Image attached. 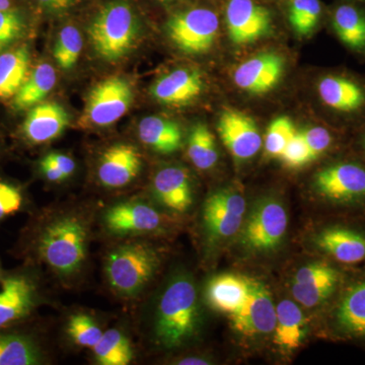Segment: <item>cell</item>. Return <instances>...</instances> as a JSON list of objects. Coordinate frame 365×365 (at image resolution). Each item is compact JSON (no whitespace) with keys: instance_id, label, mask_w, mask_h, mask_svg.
<instances>
[{"instance_id":"obj_1","label":"cell","mask_w":365,"mask_h":365,"mask_svg":"<svg viewBox=\"0 0 365 365\" xmlns=\"http://www.w3.org/2000/svg\"><path fill=\"white\" fill-rule=\"evenodd\" d=\"M29 237V249L61 276H71L83 267L86 257L88 230L76 216H66L37 228Z\"/></svg>"},{"instance_id":"obj_2","label":"cell","mask_w":365,"mask_h":365,"mask_svg":"<svg viewBox=\"0 0 365 365\" xmlns=\"http://www.w3.org/2000/svg\"><path fill=\"white\" fill-rule=\"evenodd\" d=\"M198 304L195 285L186 276H178L168 285L158 302L155 335L167 348L179 347L195 333Z\"/></svg>"},{"instance_id":"obj_3","label":"cell","mask_w":365,"mask_h":365,"mask_svg":"<svg viewBox=\"0 0 365 365\" xmlns=\"http://www.w3.org/2000/svg\"><path fill=\"white\" fill-rule=\"evenodd\" d=\"M313 187L334 207L365 210V162L359 155L336 158L314 174Z\"/></svg>"},{"instance_id":"obj_4","label":"cell","mask_w":365,"mask_h":365,"mask_svg":"<svg viewBox=\"0 0 365 365\" xmlns=\"http://www.w3.org/2000/svg\"><path fill=\"white\" fill-rule=\"evenodd\" d=\"M317 97L343 128L365 124V76L350 71L326 72L317 81Z\"/></svg>"},{"instance_id":"obj_5","label":"cell","mask_w":365,"mask_h":365,"mask_svg":"<svg viewBox=\"0 0 365 365\" xmlns=\"http://www.w3.org/2000/svg\"><path fill=\"white\" fill-rule=\"evenodd\" d=\"M139 25L133 9L124 1H114L98 11L88 34L93 50L106 61H118L135 46Z\"/></svg>"},{"instance_id":"obj_6","label":"cell","mask_w":365,"mask_h":365,"mask_svg":"<svg viewBox=\"0 0 365 365\" xmlns=\"http://www.w3.org/2000/svg\"><path fill=\"white\" fill-rule=\"evenodd\" d=\"M160 266L157 252L148 244L122 245L108 255L106 274L118 294L136 297L153 279Z\"/></svg>"},{"instance_id":"obj_7","label":"cell","mask_w":365,"mask_h":365,"mask_svg":"<svg viewBox=\"0 0 365 365\" xmlns=\"http://www.w3.org/2000/svg\"><path fill=\"white\" fill-rule=\"evenodd\" d=\"M173 44L186 54L208 52L217 39L220 13L215 7L193 6L176 11L165 25Z\"/></svg>"},{"instance_id":"obj_8","label":"cell","mask_w":365,"mask_h":365,"mask_svg":"<svg viewBox=\"0 0 365 365\" xmlns=\"http://www.w3.org/2000/svg\"><path fill=\"white\" fill-rule=\"evenodd\" d=\"M228 37L235 46H249L272 33L275 11L266 0H220Z\"/></svg>"},{"instance_id":"obj_9","label":"cell","mask_w":365,"mask_h":365,"mask_svg":"<svg viewBox=\"0 0 365 365\" xmlns=\"http://www.w3.org/2000/svg\"><path fill=\"white\" fill-rule=\"evenodd\" d=\"M287 209L275 198L259 201L245 218L240 232L242 248L253 253H268L280 246L287 235Z\"/></svg>"},{"instance_id":"obj_10","label":"cell","mask_w":365,"mask_h":365,"mask_svg":"<svg viewBox=\"0 0 365 365\" xmlns=\"http://www.w3.org/2000/svg\"><path fill=\"white\" fill-rule=\"evenodd\" d=\"M133 98V88L127 79H104L88 93L78 125L86 129L111 126L128 112Z\"/></svg>"},{"instance_id":"obj_11","label":"cell","mask_w":365,"mask_h":365,"mask_svg":"<svg viewBox=\"0 0 365 365\" xmlns=\"http://www.w3.org/2000/svg\"><path fill=\"white\" fill-rule=\"evenodd\" d=\"M346 278L342 266L334 262H314L297 271L292 294L302 306L314 309L336 299Z\"/></svg>"},{"instance_id":"obj_12","label":"cell","mask_w":365,"mask_h":365,"mask_svg":"<svg viewBox=\"0 0 365 365\" xmlns=\"http://www.w3.org/2000/svg\"><path fill=\"white\" fill-rule=\"evenodd\" d=\"M246 209V199L235 189H222L211 194L203 208V225L209 241L220 244L240 234Z\"/></svg>"},{"instance_id":"obj_13","label":"cell","mask_w":365,"mask_h":365,"mask_svg":"<svg viewBox=\"0 0 365 365\" xmlns=\"http://www.w3.org/2000/svg\"><path fill=\"white\" fill-rule=\"evenodd\" d=\"M331 328L341 339L365 344V271L346 278L331 312Z\"/></svg>"},{"instance_id":"obj_14","label":"cell","mask_w":365,"mask_h":365,"mask_svg":"<svg viewBox=\"0 0 365 365\" xmlns=\"http://www.w3.org/2000/svg\"><path fill=\"white\" fill-rule=\"evenodd\" d=\"M39 304V285L30 271L4 274L0 282V330L26 321Z\"/></svg>"},{"instance_id":"obj_15","label":"cell","mask_w":365,"mask_h":365,"mask_svg":"<svg viewBox=\"0 0 365 365\" xmlns=\"http://www.w3.org/2000/svg\"><path fill=\"white\" fill-rule=\"evenodd\" d=\"M285 68L282 55L275 52L259 53L235 67L232 81L245 93L263 96L279 85Z\"/></svg>"},{"instance_id":"obj_16","label":"cell","mask_w":365,"mask_h":365,"mask_svg":"<svg viewBox=\"0 0 365 365\" xmlns=\"http://www.w3.org/2000/svg\"><path fill=\"white\" fill-rule=\"evenodd\" d=\"M314 245L340 266L355 267L365 263V230L336 223L317 234Z\"/></svg>"},{"instance_id":"obj_17","label":"cell","mask_w":365,"mask_h":365,"mask_svg":"<svg viewBox=\"0 0 365 365\" xmlns=\"http://www.w3.org/2000/svg\"><path fill=\"white\" fill-rule=\"evenodd\" d=\"M230 319L232 328L247 337L273 333L276 307L267 287L259 281L252 280L248 299Z\"/></svg>"},{"instance_id":"obj_18","label":"cell","mask_w":365,"mask_h":365,"mask_svg":"<svg viewBox=\"0 0 365 365\" xmlns=\"http://www.w3.org/2000/svg\"><path fill=\"white\" fill-rule=\"evenodd\" d=\"M167 217L148 204L130 201L112 206L105 215V225L118 235L162 232L168 227Z\"/></svg>"},{"instance_id":"obj_19","label":"cell","mask_w":365,"mask_h":365,"mask_svg":"<svg viewBox=\"0 0 365 365\" xmlns=\"http://www.w3.org/2000/svg\"><path fill=\"white\" fill-rule=\"evenodd\" d=\"M217 129L222 143L237 160L254 158L263 144L253 118L237 110L225 109L220 114Z\"/></svg>"},{"instance_id":"obj_20","label":"cell","mask_w":365,"mask_h":365,"mask_svg":"<svg viewBox=\"0 0 365 365\" xmlns=\"http://www.w3.org/2000/svg\"><path fill=\"white\" fill-rule=\"evenodd\" d=\"M327 21L346 49L365 58V1L334 0Z\"/></svg>"},{"instance_id":"obj_21","label":"cell","mask_w":365,"mask_h":365,"mask_svg":"<svg viewBox=\"0 0 365 365\" xmlns=\"http://www.w3.org/2000/svg\"><path fill=\"white\" fill-rule=\"evenodd\" d=\"M69 125V115L57 103H40L29 110L21 135L30 145H40L61 135Z\"/></svg>"},{"instance_id":"obj_22","label":"cell","mask_w":365,"mask_h":365,"mask_svg":"<svg viewBox=\"0 0 365 365\" xmlns=\"http://www.w3.org/2000/svg\"><path fill=\"white\" fill-rule=\"evenodd\" d=\"M204 81L200 72L190 68H178L162 76L151 86V95L160 104L182 107L200 97Z\"/></svg>"},{"instance_id":"obj_23","label":"cell","mask_w":365,"mask_h":365,"mask_svg":"<svg viewBox=\"0 0 365 365\" xmlns=\"http://www.w3.org/2000/svg\"><path fill=\"white\" fill-rule=\"evenodd\" d=\"M143 158L135 146L116 144L103 153L98 177L108 188H121L130 184L140 173Z\"/></svg>"},{"instance_id":"obj_24","label":"cell","mask_w":365,"mask_h":365,"mask_svg":"<svg viewBox=\"0 0 365 365\" xmlns=\"http://www.w3.org/2000/svg\"><path fill=\"white\" fill-rule=\"evenodd\" d=\"M153 186L158 202L173 212H186L191 207L193 190L189 173L184 168L170 165L160 169Z\"/></svg>"},{"instance_id":"obj_25","label":"cell","mask_w":365,"mask_h":365,"mask_svg":"<svg viewBox=\"0 0 365 365\" xmlns=\"http://www.w3.org/2000/svg\"><path fill=\"white\" fill-rule=\"evenodd\" d=\"M252 280L235 274H222L209 281L206 299L218 313H237L248 299Z\"/></svg>"},{"instance_id":"obj_26","label":"cell","mask_w":365,"mask_h":365,"mask_svg":"<svg viewBox=\"0 0 365 365\" xmlns=\"http://www.w3.org/2000/svg\"><path fill=\"white\" fill-rule=\"evenodd\" d=\"M11 328L13 326L0 330V365L43 364L44 352L37 338Z\"/></svg>"},{"instance_id":"obj_27","label":"cell","mask_w":365,"mask_h":365,"mask_svg":"<svg viewBox=\"0 0 365 365\" xmlns=\"http://www.w3.org/2000/svg\"><path fill=\"white\" fill-rule=\"evenodd\" d=\"M306 318L294 302L281 300L276 307L274 344L283 351H294L306 337Z\"/></svg>"},{"instance_id":"obj_28","label":"cell","mask_w":365,"mask_h":365,"mask_svg":"<svg viewBox=\"0 0 365 365\" xmlns=\"http://www.w3.org/2000/svg\"><path fill=\"white\" fill-rule=\"evenodd\" d=\"M138 135L141 143L163 155L176 153L182 148L181 127L167 118H143L139 123Z\"/></svg>"},{"instance_id":"obj_29","label":"cell","mask_w":365,"mask_h":365,"mask_svg":"<svg viewBox=\"0 0 365 365\" xmlns=\"http://www.w3.org/2000/svg\"><path fill=\"white\" fill-rule=\"evenodd\" d=\"M281 11L297 35L309 37L327 21L328 7L322 0H279Z\"/></svg>"},{"instance_id":"obj_30","label":"cell","mask_w":365,"mask_h":365,"mask_svg":"<svg viewBox=\"0 0 365 365\" xmlns=\"http://www.w3.org/2000/svg\"><path fill=\"white\" fill-rule=\"evenodd\" d=\"M30 60V50L26 45L0 53V100L16 96L28 78Z\"/></svg>"},{"instance_id":"obj_31","label":"cell","mask_w":365,"mask_h":365,"mask_svg":"<svg viewBox=\"0 0 365 365\" xmlns=\"http://www.w3.org/2000/svg\"><path fill=\"white\" fill-rule=\"evenodd\" d=\"M57 76L54 67L49 63H41L29 74L25 83L11 100V108L16 112L30 110L40 104L56 85Z\"/></svg>"},{"instance_id":"obj_32","label":"cell","mask_w":365,"mask_h":365,"mask_svg":"<svg viewBox=\"0 0 365 365\" xmlns=\"http://www.w3.org/2000/svg\"><path fill=\"white\" fill-rule=\"evenodd\" d=\"M188 157L197 169L201 170H211L217 163L215 137L205 124H196L191 129L188 138Z\"/></svg>"},{"instance_id":"obj_33","label":"cell","mask_w":365,"mask_h":365,"mask_svg":"<svg viewBox=\"0 0 365 365\" xmlns=\"http://www.w3.org/2000/svg\"><path fill=\"white\" fill-rule=\"evenodd\" d=\"M93 352L98 364L102 365H127L133 359L130 342L117 329L106 331L93 348Z\"/></svg>"},{"instance_id":"obj_34","label":"cell","mask_w":365,"mask_h":365,"mask_svg":"<svg viewBox=\"0 0 365 365\" xmlns=\"http://www.w3.org/2000/svg\"><path fill=\"white\" fill-rule=\"evenodd\" d=\"M83 36L74 26H66L60 31L53 56L60 68L69 71L78 62L83 51Z\"/></svg>"},{"instance_id":"obj_35","label":"cell","mask_w":365,"mask_h":365,"mask_svg":"<svg viewBox=\"0 0 365 365\" xmlns=\"http://www.w3.org/2000/svg\"><path fill=\"white\" fill-rule=\"evenodd\" d=\"M297 131V127L289 117L280 116L274 119L269 125L264 139V148L267 155L279 158Z\"/></svg>"},{"instance_id":"obj_36","label":"cell","mask_w":365,"mask_h":365,"mask_svg":"<svg viewBox=\"0 0 365 365\" xmlns=\"http://www.w3.org/2000/svg\"><path fill=\"white\" fill-rule=\"evenodd\" d=\"M67 332L76 344L91 349L104 334L91 317L83 314H74L69 319Z\"/></svg>"},{"instance_id":"obj_37","label":"cell","mask_w":365,"mask_h":365,"mask_svg":"<svg viewBox=\"0 0 365 365\" xmlns=\"http://www.w3.org/2000/svg\"><path fill=\"white\" fill-rule=\"evenodd\" d=\"M302 133L316 160L332 153L339 144L338 134L322 125H313L309 128L302 129Z\"/></svg>"},{"instance_id":"obj_38","label":"cell","mask_w":365,"mask_h":365,"mask_svg":"<svg viewBox=\"0 0 365 365\" xmlns=\"http://www.w3.org/2000/svg\"><path fill=\"white\" fill-rule=\"evenodd\" d=\"M25 30V19L18 11L11 9L0 11V53L21 39Z\"/></svg>"},{"instance_id":"obj_39","label":"cell","mask_w":365,"mask_h":365,"mask_svg":"<svg viewBox=\"0 0 365 365\" xmlns=\"http://www.w3.org/2000/svg\"><path fill=\"white\" fill-rule=\"evenodd\" d=\"M279 160L289 169H300L316 160L304 140L302 130L295 132L294 137L290 139L287 148L281 153Z\"/></svg>"},{"instance_id":"obj_40","label":"cell","mask_w":365,"mask_h":365,"mask_svg":"<svg viewBox=\"0 0 365 365\" xmlns=\"http://www.w3.org/2000/svg\"><path fill=\"white\" fill-rule=\"evenodd\" d=\"M23 190L14 182L0 180V222L21 212L25 207Z\"/></svg>"},{"instance_id":"obj_41","label":"cell","mask_w":365,"mask_h":365,"mask_svg":"<svg viewBox=\"0 0 365 365\" xmlns=\"http://www.w3.org/2000/svg\"><path fill=\"white\" fill-rule=\"evenodd\" d=\"M45 158L49 160L53 165H56L67 178L71 177L76 170V165L73 158L63 155V153H50L46 155Z\"/></svg>"},{"instance_id":"obj_42","label":"cell","mask_w":365,"mask_h":365,"mask_svg":"<svg viewBox=\"0 0 365 365\" xmlns=\"http://www.w3.org/2000/svg\"><path fill=\"white\" fill-rule=\"evenodd\" d=\"M39 170L41 175L49 182H59L67 179L66 175L45 157L39 162Z\"/></svg>"},{"instance_id":"obj_43","label":"cell","mask_w":365,"mask_h":365,"mask_svg":"<svg viewBox=\"0 0 365 365\" xmlns=\"http://www.w3.org/2000/svg\"><path fill=\"white\" fill-rule=\"evenodd\" d=\"M43 7L48 11H66L69 7L73 6L78 0H38Z\"/></svg>"},{"instance_id":"obj_44","label":"cell","mask_w":365,"mask_h":365,"mask_svg":"<svg viewBox=\"0 0 365 365\" xmlns=\"http://www.w3.org/2000/svg\"><path fill=\"white\" fill-rule=\"evenodd\" d=\"M357 144L360 153L359 157L365 162V124L361 128L359 129V137H357Z\"/></svg>"},{"instance_id":"obj_45","label":"cell","mask_w":365,"mask_h":365,"mask_svg":"<svg viewBox=\"0 0 365 365\" xmlns=\"http://www.w3.org/2000/svg\"><path fill=\"white\" fill-rule=\"evenodd\" d=\"M179 364H208V362L201 359H186L181 360Z\"/></svg>"},{"instance_id":"obj_46","label":"cell","mask_w":365,"mask_h":365,"mask_svg":"<svg viewBox=\"0 0 365 365\" xmlns=\"http://www.w3.org/2000/svg\"><path fill=\"white\" fill-rule=\"evenodd\" d=\"M11 9V0H0V11Z\"/></svg>"},{"instance_id":"obj_47","label":"cell","mask_w":365,"mask_h":365,"mask_svg":"<svg viewBox=\"0 0 365 365\" xmlns=\"http://www.w3.org/2000/svg\"><path fill=\"white\" fill-rule=\"evenodd\" d=\"M158 2H160V4H173V2H176L178 0H157Z\"/></svg>"},{"instance_id":"obj_48","label":"cell","mask_w":365,"mask_h":365,"mask_svg":"<svg viewBox=\"0 0 365 365\" xmlns=\"http://www.w3.org/2000/svg\"><path fill=\"white\" fill-rule=\"evenodd\" d=\"M4 271H2L1 267V261H0V282H1L2 277H4Z\"/></svg>"},{"instance_id":"obj_49","label":"cell","mask_w":365,"mask_h":365,"mask_svg":"<svg viewBox=\"0 0 365 365\" xmlns=\"http://www.w3.org/2000/svg\"><path fill=\"white\" fill-rule=\"evenodd\" d=\"M266 1H269V2L276 1V2H278V1H279V0H266Z\"/></svg>"},{"instance_id":"obj_50","label":"cell","mask_w":365,"mask_h":365,"mask_svg":"<svg viewBox=\"0 0 365 365\" xmlns=\"http://www.w3.org/2000/svg\"><path fill=\"white\" fill-rule=\"evenodd\" d=\"M362 1H365V0H362Z\"/></svg>"}]
</instances>
